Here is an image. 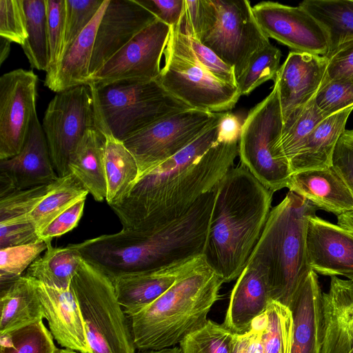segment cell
Segmentation results:
<instances>
[{
  "label": "cell",
  "mask_w": 353,
  "mask_h": 353,
  "mask_svg": "<svg viewBox=\"0 0 353 353\" xmlns=\"http://www.w3.org/2000/svg\"><path fill=\"white\" fill-rule=\"evenodd\" d=\"M222 112L196 140L138 178L110 205L123 229L150 233L185 214L234 166L239 141H218Z\"/></svg>",
  "instance_id": "6da1fadb"
},
{
  "label": "cell",
  "mask_w": 353,
  "mask_h": 353,
  "mask_svg": "<svg viewBox=\"0 0 353 353\" xmlns=\"http://www.w3.org/2000/svg\"><path fill=\"white\" fill-rule=\"evenodd\" d=\"M215 190L180 219L150 233L122 229L73 245L111 279L155 270L203 255Z\"/></svg>",
  "instance_id": "7a4b0ae2"
},
{
  "label": "cell",
  "mask_w": 353,
  "mask_h": 353,
  "mask_svg": "<svg viewBox=\"0 0 353 353\" xmlns=\"http://www.w3.org/2000/svg\"><path fill=\"white\" fill-rule=\"evenodd\" d=\"M273 194L241 163L217 185L203 256L224 283L245 268L268 220Z\"/></svg>",
  "instance_id": "3957f363"
},
{
  "label": "cell",
  "mask_w": 353,
  "mask_h": 353,
  "mask_svg": "<svg viewBox=\"0 0 353 353\" xmlns=\"http://www.w3.org/2000/svg\"><path fill=\"white\" fill-rule=\"evenodd\" d=\"M223 283L204 259L148 307L128 316L135 347H174L203 327Z\"/></svg>",
  "instance_id": "277c9868"
},
{
  "label": "cell",
  "mask_w": 353,
  "mask_h": 353,
  "mask_svg": "<svg viewBox=\"0 0 353 353\" xmlns=\"http://www.w3.org/2000/svg\"><path fill=\"white\" fill-rule=\"evenodd\" d=\"M317 210L310 201L288 191L271 209L248 260L264 270L272 299L288 307L310 270L306 248L307 221Z\"/></svg>",
  "instance_id": "5b68a950"
},
{
  "label": "cell",
  "mask_w": 353,
  "mask_h": 353,
  "mask_svg": "<svg viewBox=\"0 0 353 353\" xmlns=\"http://www.w3.org/2000/svg\"><path fill=\"white\" fill-rule=\"evenodd\" d=\"M90 87L97 128L123 141L157 121L191 107L168 92L156 80L121 81Z\"/></svg>",
  "instance_id": "8992f818"
},
{
  "label": "cell",
  "mask_w": 353,
  "mask_h": 353,
  "mask_svg": "<svg viewBox=\"0 0 353 353\" xmlns=\"http://www.w3.org/2000/svg\"><path fill=\"white\" fill-rule=\"evenodd\" d=\"M70 286L90 353H135L129 320L109 276L83 258Z\"/></svg>",
  "instance_id": "52a82bcc"
},
{
  "label": "cell",
  "mask_w": 353,
  "mask_h": 353,
  "mask_svg": "<svg viewBox=\"0 0 353 353\" xmlns=\"http://www.w3.org/2000/svg\"><path fill=\"white\" fill-rule=\"evenodd\" d=\"M165 63L157 79L170 94L194 109L232 110L241 96L237 86L214 77L196 60L179 23L171 27Z\"/></svg>",
  "instance_id": "ba28073f"
},
{
  "label": "cell",
  "mask_w": 353,
  "mask_h": 353,
  "mask_svg": "<svg viewBox=\"0 0 353 353\" xmlns=\"http://www.w3.org/2000/svg\"><path fill=\"white\" fill-rule=\"evenodd\" d=\"M198 39L231 66L237 79L252 55L270 43L248 0H201Z\"/></svg>",
  "instance_id": "9c48e42d"
},
{
  "label": "cell",
  "mask_w": 353,
  "mask_h": 353,
  "mask_svg": "<svg viewBox=\"0 0 353 353\" xmlns=\"http://www.w3.org/2000/svg\"><path fill=\"white\" fill-rule=\"evenodd\" d=\"M283 128L279 96L272 92L248 112L239 140L241 163L272 192L287 188L292 175L289 163L280 159L274 147Z\"/></svg>",
  "instance_id": "30bf717a"
},
{
  "label": "cell",
  "mask_w": 353,
  "mask_h": 353,
  "mask_svg": "<svg viewBox=\"0 0 353 353\" xmlns=\"http://www.w3.org/2000/svg\"><path fill=\"white\" fill-rule=\"evenodd\" d=\"M222 112L189 109L165 117L123 141L134 156L139 177L186 148Z\"/></svg>",
  "instance_id": "8fae6325"
},
{
  "label": "cell",
  "mask_w": 353,
  "mask_h": 353,
  "mask_svg": "<svg viewBox=\"0 0 353 353\" xmlns=\"http://www.w3.org/2000/svg\"><path fill=\"white\" fill-rule=\"evenodd\" d=\"M41 125L54 170L59 177L65 176L70 174V156L84 133L97 128L90 87L82 85L56 93Z\"/></svg>",
  "instance_id": "7c38bea8"
},
{
  "label": "cell",
  "mask_w": 353,
  "mask_h": 353,
  "mask_svg": "<svg viewBox=\"0 0 353 353\" xmlns=\"http://www.w3.org/2000/svg\"><path fill=\"white\" fill-rule=\"evenodd\" d=\"M171 27L156 19L116 53L89 81L95 88L121 81L156 80Z\"/></svg>",
  "instance_id": "4fadbf2b"
},
{
  "label": "cell",
  "mask_w": 353,
  "mask_h": 353,
  "mask_svg": "<svg viewBox=\"0 0 353 353\" xmlns=\"http://www.w3.org/2000/svg\"><path fill=\"white\" fill-rule=\"evenodd\" d=\"M38 77L16 69L0 77V160L18 154L36 111Z\"/></svg>",
  "instance_id": "5bb4252c"
},
{
  "label": "cell",
  "mask_w": 353,
  "mask_h": 353,
  "mask_svg": "<svg viewBox=\"0 0 353 353\" xmlns=\"http://www.w3.org/2000/svg\"><path fill=\"white\" fill-rule=\"evenodd\" d=\"M259 26L272 38L296 52L327 56L329 37L322 25L301 6L262 1L252 7Z\"/></svg>",
  "instance_id": "9a60e30c"
},
{
  "label": "cell",
  "mask_w": 353,
  "mask_h": 353,
  "mask_svg": "<svg viewBox=\"0 0 353 353\" xmlns=\"http://www.w3.org/2000/svg\"><path fill=\"white\" fill-rule=\"evenodd\" d=\"M59 178L36 112L21 152L0 160V199L16 191L52 183Z\"/></svg>",
  "instance_id": "2e32d148"
},
{
  "label": "cell",
  "mask_w": 353,
  "mask_h": 353,
  "mask_svg": "<svg viewBox=\"0 0 353 353\" xmlns=\"http://www.w3.org/2000/svg\"><path fill=\"white\" fill-rule=\"evenodd\" d=\"M156 19L137 0H110L97 28L89 81L116 53Z\"/></svg>",
  "instance_id": "e0dca14e"
},
{
  "label": "cell",
  "mask_w": 353,
  "mask_h": 353,
  "mask_svg": "<svg viewBox=\"0 0 353 353\" xmlns=\"http://www.w3.org/2000/svg\"><path fill=\"white\" fill-rule=\"evenodd\" d=\"M325 56L290 52L274 80L283 124L313 101L326 78Z\"/></svg>",
  "instance_id": "ac0fdd59"
},
{
  "label": "cell",
  "mask_w": 353,
  "mask_h": 353,
  "mask_svg": "<svg viewBox=\"0 0 353 353\" xmlns=\"http://www.w3.org/2000/svg\"><path fill=\"white\" fill-rule=\"evenodd\" d=\"M310 270L353 282V234L316 214L308 218L306 238Z\"/></svg>",
  "instance_id": "d6986e66"
},
{
  "label": "cell",
  "mask_w": 353,
  "mask_h": 353,
  "mask_svg": "<svg viewBox=\"0 0 353 353\" xmlns=\"http://www.w3.org/2000/svg\"><path fill=\"white\" fill-rule=\"evenodd\" d=\"M204 260L203 255L144 272L111 279L117 300L127 316L153 303L183 275Z\"/></svg>",
  "instance_id": "ffe728a7"
},
{
  "label": "cell",
  "mask_w": 353,
  "mask_h": 353,
  "mask_svg": "<svg viewBox=\"0 0 353 353\" xmlns=\"http://www.w3.org/2000/svg\"><path fill=\"white\" fill-rule=\"evenodd\" d=\"M32 279L53 338L65 349L90 353L79 306L71 286L59 289Z\"/></svg>",
  "instance_id": "44dd1931"
},
{
  "label": "cell",
  "mask_w": 353,
  "mask_h": 353,
  "mask_svg": "<svg viewBox=\"0 0 353 353\" xmlns=\"http://www.w3.org/2000/svg\"><path fill=\"white\" fill-rule=\"evenodd\" d=\"M272 300L264 270L257 263L248 261L231 292L223 325L234 334L248 332L254 320L264 313Z\"/></svg>",
  "instance_id": "7402d4cb"
},
{
  "label": "cell",
  "mask_w": 353,
  "mask_h": 353,
  "mask_svg": "<svg viewBox=\"0 0 353 353\" xmlns=\"http://www.w3.org/2000/svg\"><path fill=\"white\" fill-rule=\"evenodd\" d=\"M322 310L321 353H348L353 348V282L331 276Z\"/></svg>",
  "instance_id": "603a6c76"
},
{
  "label": "cell",
  "mask_w": 353,
  "mask_h": 353,
  "mask_svg": "<svg viewBox=\"0 0 353 353\" xmlns=\"http://www.w3.org/2000/svg\"><path fill=\"white\" fill-rule=\"evenodd\" d=\"M322 294L318 274L310 270L289 307L294 320L291 353H321Z\"/></svg>",
  "instance_id": "cb8c5ba5"
},
{
  "label": "cell",
  "mask_w": 353,
  "mask_h": 353,
  "mask_svg": "<svg viewBox=\"0 0 353 353\" xmlns=\"http://www.w3.org/2000/svg\"><path fill=\"white\" fill-rule=\"evenodd\" d=\"M286 188L336 216L353 211V196L332 167L292 174Z\"/></svg>",
  "instance_id": "d4e9b609"
},
{
  "label": "cell",
  "mask_w": 353,
  "mask_h": 353,
  "mask_svg": "<svg viewBox=\"0 0 353 353\" xmlns=\"http://www.w3.org/2000/svg\"><path fill=\"white\" fill-rule=\"evenodd\" d=\"M109 1H104L92 21L64 53L52 75L45 79L44 85L50 90L58 93L88 85L97 28Z\"/></svg>",
  "instance_id": "484cf974"
},
{
  "label": "cell",
  "mask_w": 353,
  "mask_h": 353,
  "mask_svg": "<svg viewBox=\"0 0 353 353\" xmlns=\"http://www.w3.org/2000/svg\"><path fill=\"white\" fill-rule=\"evenodd\" d=\"M353 106L323 119L312 130L302 147L290 161L292 174L332 167V157L336 143L344 132Z\"/></svg>",
  "instance_id": "4316f807"
},
{
  "label": "cell",
  "mask_w": 353,
  "mask_h": 353,
  "mask_svg": "<svg viewBox=\"0 0 353 353\" xmlns=\"http://www.w3.org/2000/svg\"><path fill=\"white\" fill-rule=\"evenodd\" d=\"M105 139L97 128L88 129L70 156L68 169L97 201L106 198Z\"/></svg>",
  "instance_id": "83f0119b"
},
{
  "label": "cell",
  "mask_w": 353,
  "mask_h": 353,
  "mask_svg": "<svg viewBox=\"0 0 353 353\" xmlns=\"http://www.w3.org/2000/svg\"><path fill=\"white\" fill-rule=\"evenodd\" d=\"M0 333L9 332L45 318L33 279L24 275L5 285L1 293Z\"/></svg>",
  "instance_id": "f1b7e54d"
},
{
  "label": "cell",
  "mask_w": 353,
  "mask_h": 353,
  "mask_svg": "<svg viewBox=\"0 0 353 353\" xmlns=\"http://www.w3.org/2000/svg\"><path fill=\"white\" fill-rule=\"evenodd\" d=\"M105 139L104 167L107 185L105 201L109 205L119 202L139 178L136 159L123 141L110 133Z\"/></svg>",
  "instance_id": "f546056e"
},
{
  "label": "cell",
  "mask_w": 353,
  "mask_h": 353,
  "mask_svg": "<svg viewBox=\"0 0 353 353\" xmlns=\"http://www.w3.org/2000/svg\"><path fill=\"white\" fill-rule=\"evenodd\" d=\"M82 259L73 244L54 248L50 241L44 254L30 265L25 275L50 287L68 289Z\"/></svg>",
  "instance_id": "4dcf8cb0"
},
{
  "label": "cell",
  "mask_w": 353,
  "mask_h": 353,
  "mask_svg": "<svg viewBox=\"0 0 353 353\" xmlns=\"http://www.w3.org/2000/svg\"><path fill=\"white\" fill-rule=\"evenodd\" d=\"M299 6L326 30L330 43L327 56L343 43L353 40V0H305Z\"/></svg>",
  "instance_id": "1f68e13d"
},
{
  "label": "cell",
  "mask_w": 353,
  "mask_h": 353,
  "mask_svg": "<svg viewBox=\"0 0 353 353\" xmlns=\"http://www.w3.org/2000/svg\"><path fill=\"white\" fill-rule=\"evenodd\" d=\"M88 192L72 174L59 177L51 190L29 214V219L39 234L50 221Z\"/></svg>",
  "instance_id": "d6a6232c"
},
{
  "label": "cell",
  "mask_w": 353,
  "mask_h": 353,
  "mask_svg": "<svg viewBox=\"0 0 353 353\" xmlns=\"http://www.w3.org/2000/svg\"><path fill=\"white\" fill-rule=\"evenodd\" d=\"M27 38L21 46L31 68L48 72L49 51L46 0H23Z\"/></svg>",
  "instance_id": "836d02e7"
},
{
  "label": "cell",
  "mask_w": 353,
  "mask_h": 353,
  "mask_svg": "<svg viewBox=\"0 0 353 353\" xmlns=\"http://www.w3.org/2000/svg\"><path fill=\"white\" fill-rule=\"evenodd\" d=\"M325 119L314 99L283 124L281 136L274 147L276 157L290 165L309 134Z\"/></svg>",
  "instance_id": "e575fe53"
},
{
  "label": "cell",
  "mask_w": 353,
  "mask_h": 353,
  "mask_svg": "<svg viewBox=\"0 0 353 353\" xmlns=\"http://www.w3.org/2000/svg\"><path fill=\"white\" fill-rule=\"evenodd\" d=\"M263 315L262 341L265 353H291L294 331L291 310L272 300Z\"/></svg>",
  "instance_id": "d590c367"
},
{
  "label": "cell",
  "mask_w": 353,
  "mask_h": 353,
  "mask_svg": "<svg viewBox=\"0 0 353 353\" xmlns=\"http://www.w3.org/2000/svg\"><path fill=\"white\" fill-rule=\"evenodd\" d=\"M1 353H55L53 336L43 320L0 333Z\"/></svg>",
  "instance_id": "8d00e7d4"
},
{
  "label": "cell",
  "mask_w": 353,
  "mask_h": 353,
  "mask_svg": "<svg viewBox=\"0 0 353 353\" xmlns=\"http://www.w3.org/2000/svg\"><path fill=\"white\" fill-rule=\"evenodd\" d=\"M281 57L280 50L270 43L256 51L236 79L241 95H248L268 80L274 81L280 68Z\"/></svg>",
  "instance_id": "74e56055"
},
{
  "label": "cell",
  "mask_w": 353,
  "mask_h": 353,
  "mask_svg": "<svg viewBox=\"0 0 353 353\" xmlns=\"http://www.w3.org/2000/svg\"><path fill=\"white\" fill-rule=\"evenodd\" d=\"M179 344L181 353H232L234 334L223 325L208 320Z\"/></svg>",
  "instance_id": "f35d334b"
},
{
  "label": "cell",
  "mask_w": 353,
  "mask_h": 353,
  "mask_svg": "<svg viewBox=\"0 0 353 353\" xmlns=\"http://www.w3.org/2000/svg\"><path fill=\"white\" fill-rule=\"evenodd\" d=\"M52 240H41L17 246L0 249V281L8 285L22 273L48 248Z\"/></svg>",
  "instance_id": "ab89813d"
},
{
  "label": "cell",
  "mask_w": 353,
  "mask_h": 353,
  "mask_svg": "<svg viewBox=\"0 0 353 353\" xmlns=\"http://www.w3.org/2000/svg\"><path fill=\"white\" fill-rule=\"evenodd\" d=\"M49 51V68L46 78L52 75L64 51L65 0H46Z\"/></svg>",
  "instance_id": "60d3db41"
},
{
  "label": "cell",
  "mask_w": 353,
  "mask_h": 353,
  "mask_svg": "<svg viewBox=\"0 0 353 353\" xmlns=\"http://www.w3.org/2000/svg\"><path fill=\"white\" fill-rule=\"evenodd\" d=\"M54 183L16 191L1 198L0 222L28 217L29 214L51 190Z\"/></svg>",
  "instance_id": "b9f144b4"
},
{
  "label": "cell",
  "mask_w": 353,
  "mask_h": 353,
  "mask_svg": "<svg viewBox=\"0 0 353 353\" xmlns=\"http://www.w3.org/2000/svg\"><path fill=\"white\" fill-rule=\"evenodd\" d=\"M104 1L65 0V33L63 54L81 32L92 21Z\"/></svg>",
  "instance_id": "7bdbcfd3"
},
{
  "label": "cell",
  "mask_w": 353,
  "mask_h": 353,
  "mask_svg": "<svg viewBox=\"0 0 353 353\" xmlns=\"http://www.w3.org/2000/svg\"><path fill=\"white\" fill-rule=\"evenodd\" d=\"M324 118L353 106V83L342 81H325L314 99Z\"/></svg>",
  "instance_id": "ee69618b"
},
{
  "label": "cell",
  "mask_w": 353,
  "mask_h": 353,
  "mask_svg": "<svg viewBox=\"0 0 353 353\" xmlns=\"http://www.w3.org/2000/svg\"><path fill=\"white\" fill-rule=\"evenodd\" d=\"M0 36L22 45L27 38L23 0H0Z\"/></svg>",
  "instance_id": "f6af8a7d"
},
{
  "label": "cell",
  "mask_w": 353,
  "mask_h": 353,
  "mask_svg": "<svg viewBox=\"0 0 353 353\" xmlns=\"http://www.w3.org/2000/svg\"><path fill=\"white\" fill-rule=\"evenodd\" d=\"M184 34L194 56L206 70L220 81L237 86L235 72L231 66L222 61L199 39Z\"/></svg>",
  "instance_id": "bcb514c9"
},
{
  "label": "cell",
  "mask_w": 353,
  "mask_h": 353,
  "mask_svg": "<svg viewBox=\"0 0 353 353\" xmlns=\"http://www.w3.org/2000/svg\"><path fill=\"white\" fill-rule=\"evenodd\" d=\"M41 240L29 218L0 222V249Z\"/></svg>",
  "instance_id": "7dc6e473"
},
{
  "label": "cell",
  "mask_w": 353,
  "mask_h": 353,
  "mask_svg": "<svg viewBox=\"0 0 353 353\" xmlns=\"http://www.w3.org/2000/svg\"><path fill=\"white\" fill-rule=\"evenodd\" d=\"M332 168L353 196V130H345L339 139L333 154Z\"/></svg>",
  "instance_id": "c3c4849f"
},
{
  "label": "cell",
  "mask_w": 353,
  "mask_h": 353,
  "mask_svg": "<svg viewBox=\"0 0 353 353\" xmlns=\"http://www.w3.org/2000/svg\"><path fill=\"white\" fill-rule=\"evenodd\" d=\"M327 58L325 81L342 80L353 83V40L339 46Z\"/></svg>",
  "instance_id": "681fc988"
},
{
  "label": "cell",
  "mask_w": 353,
  "mask_h": 353,
  "mask_svg": "<svg viewBox=\"0 0 353 353\" xmlns=\"http://www.w3.org/2000/svg\"><path fill=\"white\" fill-rule=\"evenodd\" d=\"M86 198H83L50 221L38 235L44 241L61 236L74 229L81 218Z\"/></svg>",
  "instance_id": "f907efd6"
},
{
  "label": "cell",
  "mask_w": 353,
  "mask_h": 353,
  "mask_svg": "<svg viewBox=\"0 0 353 353\" xmlns=\"http://www.w3.org/2000/svg\"><path fill=\"white\" fill-rule=\"evenodd\" d=\"M157 19L170 27L179 23L183 11L184 0H137Z\"/></svg>",
  "instance_id": "816d5d0a"
},
{
  "label": "cell",
  "mask_w": 353,
  "mask_h": 353,
  "mask_svg": "<svg viewBox=\"0 0 353 353\" xmlns=\"http://www.w3.org/2000/svg\"><path fill=\"white\" fill-rule=\"evenodd\" d=\"M202 24L201 0H184L183 14L179 22L181 31L198 39Z\"/></svg>",
  "instance_id": "f5cc1de1"
},
{
  "label": "cell",
  "mask_w": 353,
  "mask_h": 353,
  "mask_svg": "<svg viewBox=\"0 0 353 353\" xmlns=\"http://www.w3.org/2000/svg\"><path fill=\"white\" fill-rule=\"evenodd\" d=\"M241 127L239 119L234 114L224 112L219 123L218 141H239Z\"/></svg>",
  "instance_id": "db71d44e"
},
{
  "label": "cell",
  "mask_w": 353,
  "mask_h": 353,
  "mask_svg": "<svg viewBox=\"0 0 353 353\" xmlns=\"http://www.w3.org/2000/svg\"><path fill=\"white\" fill-rule=\"evenodd\" d=\"M250 335V331L242 334H234V344L232 353H247Z\"/></svg>",
  "instance_id": "11a10c76"
},
{
  "label": "cell",
  "mask_w": 353,
  "mask_h": 353,
  "mask_svg": "<svg viewBox=\"0 0 353 353\" xmlns=\"http://www.w3.org/2000/svg\"><path fill=\"white\" fill-rule=\"evenodd\" d=\"M10 43L11 41L8 39L1 37L0 39V65H1L3 61L8 57L10 52Z\"/></svg>",
  "instance_id": "9f6ffc18"
},
{
  "label": "cell",
  "mask_w": 353,
  "mask_h": 353,
  "mask_svg": "<svg viewBox=\"0 0 353 353\" xmlns=\"http://www.w3.org/2000/svg\"><path fill=\"white\" fill-rule=\"evenodd\" d=\"M139 353H181L179 347L174 346L171 347L163 348L161 350H149L141 351Z\"/></svg>",
  "instance_id": "6f0895ef"
},
{
  "label": "cell",
  "mask_w": 353,
  "mask_h": 353,
  "mask_svg": "<svg viewBox=\"0 0 353 353\" xmlns=\"http://www.w3.org/2000/svg\"><path fill=\"white\" fill-rule=\"evenodd\" d=\"M55 353H80L69 349H57Z\"/></svg>",
  "instance_id": "680465c9"
},
{
  "label": "cell",
  "mask_w": 353,
  "mask_h": 353,
  "mask_svg": "<svg viewBox=\"0 0 353 353\" xmlns=\"http://www.w3.org/2000/svg\"><path fill=\"white\" fill-rule=\"evenodd\" d=\"M348 353H353V348H352L351 350Z\"/></svg>",
  "instance_id": "91938a15"
}]
</instances>
